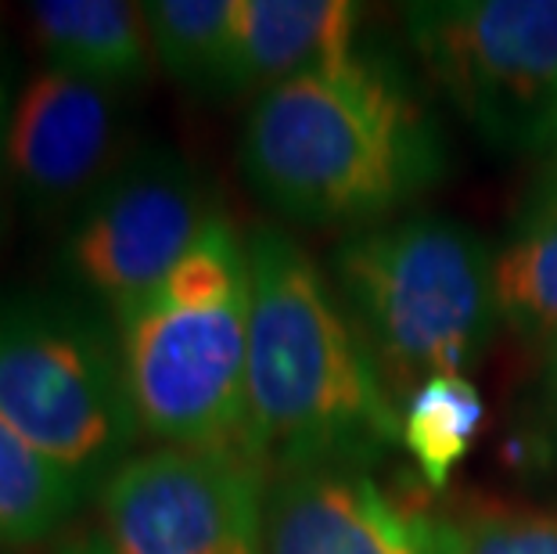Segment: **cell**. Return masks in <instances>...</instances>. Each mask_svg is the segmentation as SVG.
<instances>
[{
    "mask_svg": "<svg viewBox=\"0 0 557 554\" xmlns=\"http://www.w3.org/2000/svg\"><path fill=\"white\" fill-rule=\"evenodd\" d=\"M248 245V374L242 454L267 479L367 471L399 443V404L317 259L284 227Z\"/></svg>",
    "mask_w": 557,
    "mask_h": 554,
    "instance_id": "obj_1",
    "label": "cell"
},
{
    "mask_svg": "<svg viewBox=\"0 0 557 554\" xmlns=\"http://www.w3.org/2000/svg\"><path fill=\"white\" fill-rule=\"evenodd\" d=\"M252 195L306 227L393 220L446 173V145L407 76L360 51L256 94L238 137Z\"/></svg>",
    "mask_w": 557,
    "mask_h": 554,
    "instance_id": "obj_2",
    "label": "cell"
},
{
    "mask_svg": "<svg viewBox=\"0 0 557 554\" xmlns=\"http://www.w3.org/2000/svg\"><path fill=\"white\" fill-rule=\"evenodd\" d=\"M331 285L403 404L432 374L471 368L500 328L496 253L443 213H403L346 234Z\"/></svg>",
    "mask_w": 557,
    "mask_h": 554,
    "instance_id": "obj_3",
    "label": "cell"
},
{
    "mask_svg": "<svg viewBox=\"0 0 557 554\" xmlns=\"http://www.w3.org/2000/svg\"><path fill=\"white\" fill-rule=\"evenodd\" d=\"M248 306V245L216 213L173 274L115 321L140 432L242 454Z\"/></svg>",
    "mask_w": 557,
    "mask_h": 554,
    "instance_id": "obj_4",
    "label": "cell"
},
{
    "mask_svg": "<svg viewBox=\"0 0 557 554\" xmlns=\"http://www.w3.org/2000/svg\"><path fill=\"white\" fill-rule=\"evenodd\" d=\"M0 415L90 493L145 435L115 332L90 306L40 292L0 296Z\"/></svg>",
    "mask_w": 557,
    "mask_h": 554,
    "instance_id": "obj_5",
    "label": "cell"
},
{
    "mask_svg": "<svg viewBox=\"0 0 557 554\" xmlns=\"http://www.w3.org/2000/svg\"><path fill=\"white\" fill-rule=\"evenodd\" d=\"M403 22L485 145L557 148V0H429L403 8Z\"/></svg>",
    "mask_w": 557,
    "mask_h": 554,
    "instance_id": "obj_6",
    "label": "cell"
},
{
    "mask_svg": "<svg viewBox=\"0 0 557 554\" xmlns=\"http://www.w3.org/2000/svg\"><path fill=\"white\" fill-rule=\"evenodd\" d=\"M216 213L181 151L145 145L69 217L62 270L115 324L173 274Z\"/></svg>",
    "mask_w": 557,
    "mask_h": 554,
    "instance_id": "obj_7",
    "label": "cell"
},
{
    "mask_svg": "<svg viewBox=\"0 0 557 554\" xmlns=\"http://www.w3.org/2000/svg\"><path fill=\"white\" fill-rule=\"evenodd\" d=\"M98 504L112 554H267V476L238 451L134 454Z\"/></svg>",
    "mask_w": 557,
    "mask_h": 554,
    "instance_id": "obj_8",
    "label": "cell"
},
{
    "mask_svg": "<svg viewBox=\"0 0 557 554\" xmlns=\"http://www.w3.org/2000/svg\"><path fill=\"white\" fill-rule=\"evenodd\" d=\"M8 181L33 217H73L123 167V94L44 65L11 98Z\"/></svg>",
    "mask_w": 557,
    "mask_h": 554,
    "instance_id": "obj_9",
    "label": "cell"
},
{
    "mask_svg": "<svg viewBox=\"0 0 557 554\" xmlns=\"http://www.w3.org/2000/svg\"><path fill=\"white\" fill-rule=\"evenodd\" d=\"M267 554H454V522L367 471H295L267 479Z\"/></svg>",
    "mask_w": 557,
    "mask_h": 554,
    "instance_id": "obj_10",
    "label": "cell"
},
{
    "mask_svg": "<svg viewBox=\"0 0 557 554\" xmlns=\"http://www.w3.org/2000/svg\"><path fill=\"white\" fill-rule=\"evenodd\" d=\"M349 0H234L231 98L263 94L360 54Z\"/></svg>",
    "mask_w": 557,
    "mask_h": 554,
    "instance_id": "obj_11",
    "label": "cell"
},
{
    "mask_svg": "<svg viewBox=\"0 0 557 554\" xmlns=\"http://www.w3.org/2000/svg\"><path fill=\"white\" fill-rule=\"evenodd\" d=\"M29 29L51 69L126 94L156 69L148 22L126 0H40L26 8Z\"/></svg>",
    "mask_w": 557,
    "mask_h": 554,
    "instance_id": "obj_12",
    "label": "cell"
},
{
    "mask_svg": "<svg viewBox=\"0 0 557 554\" xmlns=\"http://www.w3.org/2000/svg\"><path fill=\"white\" fill-rule=\"evenodd\" d=\"M500 324L525 346H557V181L550 176L525 198L496 249Z\"/></svg>",
    "mask_w": 557,
    "mask_h": 554,
    "instance_id": "obj_13",
    "label": "cell"
},
{
    "mask_svg": "<svg viewBox=\"0 0 557 554\" xmlns=\"http://www.w3.org/2000/svg\"><path fill=\"white\" fill-rule=\"evenodd\" d=\"M156 65L176 87L201 98H231L234 0H148Z\"/></svg>",
    "mask_w": 557,
    "mask_h": 554,
    "instance_id": "obj_14",
    "label": "cell"
},
{
    "mask_svg": "<svg viewBox=\"0 0 557 554\" xmlns=\"http://www.w3.org/2000/svg\"><path fill=\"white\" fill-rule=\"evenodd\" d=\"M90 490L0 415V544L33 547L54 537Z\"/></svg>",
    "mask_w": 557,
    "mask_h": 554,
    "instance_id": "obj_15",
    "label": "cell"
},
{
    "mask_svg": "<svg viewBox=\"0 0 557 554\" xmlns=\"http://www.w3.org/2000/svg\"><path fill=\"white\" fill-rule=\"evenodd\" d=\"M485 421L482 393L465 374H432L399 404V443L421 479L443 490Z\"/></svg>",
    "mask_w": 557,
    "mask_h": 554,
    "instance_id": "obj_16",
    "label": "cell"
},
{
    "mask_svg": "<svg viewBox=\"0 0 557 554\" xmlns=\"http://www.w3.org/2000/svg\"><path fill=\"white\" fill-rule=\"evenodd\" d=\"M454 554H557V515L479 512L454 522Z\"/></svg>",
    "mask_w": 557,
    "mask_h": 554,
    "instance_id": "obj_17",
    "label": "cell"
},
{
    "mask_svg": "<svg viewBox=\"0 0 557 554\" xmlns=\"http://www.w3.org/2000/svg\"><path fill=\"white\" fill-rule=\"evenodd\" d=\"M540 396H543V410H547V418L557 426V346L547 349V364H543Z\"/></svg>",
    "mask_w": 557,
    "mask_h": 554,
    "instance_id": "obj_18",
    "label": "cell"
},
{
    "mask_svg": "<svg viewBox=\"0 0 557 554\" xmlns=\"http://www.w3.org/2000/svg\"><path fill=\"white\" fill-rule=\"evenodd\" d=\"M11 98L15 94L8 90V79L0 73V184H4L8 176V156H4V145H8V115H11Z\"/></svg>",
    "mask_w": 557,
    "mask_h": 554,
    "instance_id": "obj_19",
    "label": "cell"
},
{
    "mask_svg": "<svg viewBox=\"0 0 557 554\" xmlns=\"http://www.w3.org/2000/svg\"><path fill=\"white\" fill-rule=\"evenodd\" d=\"M58 554H112V547L104 544V537H79V540H69Z\"/></svg>",
    "mask_w": 557,
    "mask_h": 554,
    "instance_id": "obj_20",
    "label": "cell"
},
{
    "mask_svg": "<svg viewBox=\"0 0 557 554\" xmlns=\"http://www.w3.org/2000/svg\"><path fill=\"white\" fill-rule=\"evenodd\" d=\"M554 181H557V167H554Z\"/></svg>",
    "mask_w": 557,
    "mask_h": 554,
    "instance_id": "obj_21",
    "label": "cell"
}]
</instances>
